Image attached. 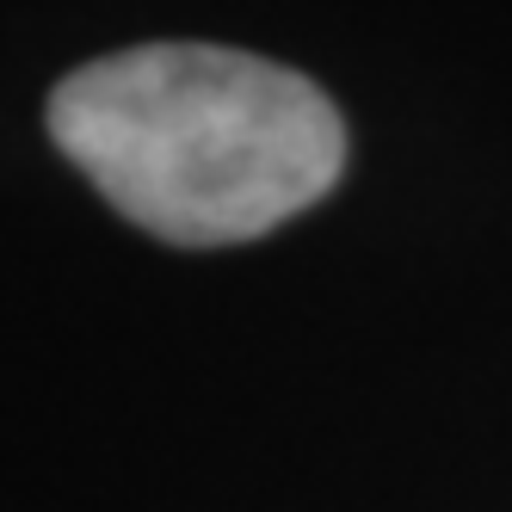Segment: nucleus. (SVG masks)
<instances>
[{
	"mask_svg": "<svg viewBox=\"0 0 512 512\" xmlns=\"http://www.w3.org/2000/svg\"><path fill=\"white\" fill-rule=\"evenodd\" d=\"M50 136L173 247L266 235L346 167V124L309 75L216 44H142L75 68L50 93Z\"/></svg>",
	"mask_w": 512,
	"mask_h": 512,
	"instance_id": "obj_1",
	"label": "nucleus"
}]
</instances>
